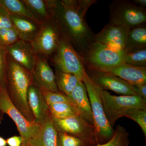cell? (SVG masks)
<instances>
[{"instance_id":"20","label":"cell","mask_w":146,"mask_h":146,"mask_svg":"<svg viewBox=\"0 0 146 146\" xmlns=\"http://www.w3.org/2000/svg\"><path fill=\"white\" fill-rule=\"evenodd\" d=\"M146 49V23L129 30L124 50L127 53Z\"/></svg>"},{"instance_id":"26","label":"cell","mask_w":146,"mask_h":146,"mask_svg":"<svg viewBox=\"0 0 146 146\" xmlns=\"http://www.w3.org/2000/svg\"><path fill=\"white\" fill-rule=\"evenodd\" d=\"M97 144L66 133H58L57 146H96Z\"/></svg>"},{"instance_id":"13","label":"cell","mask_w":146,"mask_h":146,"mask_svg":"<svg viewBox=\"0 0 146 146\" xmlns=\"http://www.w3.org/2000/svg\"><path fill=\"white\" fill-rule=\"evenodd\" d=\"M129 30L109 22L104 29L95 35V41L124 50Z\"/></svg>"},{"instance_id":"30","label":"cell","mask_w":146,"mask_h":146,"mask_svg":"<svg viewBox=\"0 0 146 146\" xmlns=\"http://www.w3.org/2000/svg\"><path fill=\"white\" fill-rule=\"evenodd\" d=\"M21 40L14 28L0 29V45L8 47Z\"/></svg>"},{"instance_id":"39","label":"cell","mask_w":146,"mask_h":146,"mask_svg":"<svg viewBox=\"0 0 146 146\" xmlns=\"http://www.w3.org/2000/svg\"><path fill=\"white\" fill-rule=\"evenodd\" d=\"M1 123V121H0V124Z\"/></svg>"},{"instance_id":"23","label":"cell","mask_w":146,"mask_h":146,"mask_svg":"<svg viewBox=\"0 0 146 146\" xmlns=\"http://www.w3.org/2000/svg\"><path fill=\"white\" fill-rule=\"evenodd\" d=\"M49 115L57 119H63L76 115H79L78 110L72 105L66 103L49 105Z\"/></svg>"},{"instance_id":"11","label":"cell","mask_w":146,"mask_h":146,"mask_svg":"<svg viewBox=\"0 0 146 146\" xmlns=\"http://www.w3.org/2000/svg\"><path fill=\"white\" fill-rule=\"evenodd\" d=\"M85 70L91 79L103 90H111L123 96L136 95L133 86L119 77L92 68L85 67Z\"/></svg>"},{"instance_id":"29","label":"cell","mask_w":146,"mask_h":146,"mask_svg":"<svg viewBox=\"0 0 146 146\" xmlns=\"http://www.w3.org/2000/svg\"><path fill=\"white\" fill-rule=\"evenodd\" d=\"M124 117L133 120L141 128L144 136H146V110L133 108L128 110Z\"/></svg>"},{"instance_id":"4","label":"cell","mask_w":146,"mask_h":146,"mask_svg":"<svg viewBox=\"0 0 146 146\" xmlns=\"http://www.w3.org/2000/svg\"><path fill=\"white\" fill-rule=\"evenodd\" d=\"M49 60L56 70L73 75L82 81L85 72L83 58L62 35L57 48Z\"/></svg>"},{"instance_id":"27","label":"cell","mask_w":146,"mask_h":146,"mask_svg":"<svg viewBox=\"0 0 146 146\" xmlns=\"http://www.w3.org/2000/svg\"><path fill=\"white\" fill-rule=\"evenodd\" d=\"M123 63L137 67H146V49L133 52H126Z\"/></svg>"},{"instance_id":"36","label":"cell","mask_w":146,"mask_h":146,"mask_svg":"<svg viewBox=\"0 0 146 146\" xmlns=\"http://www.w3.org/2000/svg\"><path fill=\"white\" fill-rule=\"evenodd\" d=\"M6 140L0 136V146H7Z\"/></svg>"},{"instance_id":"14","label":"cell","mask_w":146,"mask_h":146,"mask_svg":"<svg viewBox=\"0 0 146 146\" xmlns=\"http://www.w3.org/2000/svg\"><path fill=\"white\" fill-rule=\"evenodd\" d=\"M5 48L7 54L18 64L31 72L36 53L31 42L20 40Z\"/></svg>"},{"instance_id":"10","label":"cell","mask_w":146,"mask_h":146,"mask_svg":"<svg viewBox=\"0 0 146 146\" xmlns=\"http://www.w3.org/2000/svg\"><path fill=\"white\" fill-rule=\"evenodd\" d=\"M0 110L8 115L15 123L23 140L22 145H27L37 133L40 125L29 121L23 116L11 102L6 90H0Z\"/></svg>"},{"instance_id":"35","label":"cell","mask_w":146,"mask_h":146,"mask_svg":"<svg viewBox=\"0 0 146 146\" xmlns=\"http://www.w3.org/2000/svg\"><path fill=\"white\" fill-rule=\"evenodd\" d=\"M133 2L134 3L140 6L143 7H146V0H133Z\"/></svg>"},{"instance_id":"17","label":"cell","mask_w":146,"mask_h":146,"mask_svg":"<svg viewBox=\"0 0 146 146\" xmlns=\"http://www.w3.org/2000/svg\"><path fill=\"white\" fill-rule=\"evenodd\" d=\"M67 96L72 101L80 115L94 125L91 105L86 86L83 82L79 81L71 94Z\"/></svg>"},{"instance_id":"24","label":"cell","mask_w":146,"mask_h":146,"mask_svg":"<svg viewBox=\"0 0 146 146\" xmlns=\"http://www.w3.org/2000/svg\"><path fill=\"white\" fill-rule=\"evenodd\" d=\"M0 3L5 7L10 15L26 17L38 22L29 11L22 0H0Z\"/></svg>"},{"instance_id":"18","label":"cell","mask_w":146,"mask_h":146,"mask_svg":"<svg viewBox=\"0 0 146 146\" xmlns=\"http://www.w3.org/2000/svg\"><path fill=\"white\" fill-rule=\"evenodd\" d=\"M14 29L21 40L31 42L36 37L42 24L26 17L10 15Z\"/></svg>"},{"instance_id":"38","label":"cell","mask_w":146,"mask_h":146,"mask_svg":"<svg viewBox=\"0 0 146 146\" xmlns=\"http://www.w3.org/2000/svg\"><path fill=\"white\" fill-rule=\"evenodd\" d=\"M29 146L28 145H22V146Z\"/></svg>"},{"instance_id":"28","label":"cell","mask_w":146,"mask_h":146,"mask_svg":"<svg viewBox=\"0 0 146 146\" xmlns=\"http://www.w3.org/2000/svg\"><path fill=\"white\" fill-rule=\"evenodd\" d=\"M40 90L48 105L60 103H66L72 105L75 107L72 101L64 93L59 91L53 92L47 90Z\"/></svg>"},{"instance_id":"7","label":"cell","mask_w":146,"mask_h":146,"mask_svg":"<svg viewBox=\"0 0 146 146\" xmlns=\"http://www.w3.org/2000/svg\"><path fill=\"white\" fill-rule=\"evenodd\" d=\"M125 50L94 42L83 58L84 67L96 70L113 67L123 63Z\"/></svg>"},{"instance_id":"19","label":"cell","mask_w":146,"mask_h":146,"mask_svg":"<svg viewBox=\"0 0 146 146\" xmlns=\"http://www.w3.org/2000/svg\"><path fill=\"white\" fill-rule=\"evenodd\" d=\"M58 133L50 116L42 124L37 133L29 141V146H57Z\"/></svg>"},{"instance_id":"21","label":"cell","mask_w":146,"mask_h":146,"mask_svg":"<svg viewBox=\"0 0 146 146\" xmlns=\"http://www.w3.org/2000/svg\"><path fill=\"white\" fill-rule=\"evenodd\" d=\"M29 11L35 18L43 24L50 17L46 1L44 0H22Z\"/></svg>"},{"instance_id":"16","label":"cell","mask_w":146,"mask_h":146,"mask_svg":"<svg viewBox=\"0 0 146 146\" xmlns=\"http://www.w3.org/2000/svg\"><path fill=\"white\" fill-rule=\"evenodd\" d=\"M27 101L34 116L35 123L40 125L50 116L48 105L41 90L33 84L28 89Z\"/></svg>"},{"instance_id":"2","label":"cell","mask_w":146,"mask_h":146,"mask_svg":"<svg viewBox=\"0 0 146 146\" xmlns=\"http://www.w3.org/2000/svg\"><path fill=\"white\" fill-rule=\"evenodd\" d=\"M6 83L7 92L13 105L27 120L35 123L27 101L28 89L33 84L31 72L18 64L7 54Z\"/></svg>"},{"instance_id":"22","label":"cell","mask_w":146,"mask_h":146,"mask_svg":"<svg viewBox=\"0 0 146 146\" xmlns=\"http://www.w3.org/2000/svg\"><path fill=\"white\" fill-rule=\"evenodd\" d=\"M56 82L58 91L70 95L79 81L76 77L70 74L62 72L55 70Z\"/></svg>"},{"instance_id":"12","label":"cell","mask_w":146,"mask_h":146,"mask_svg":"<svg viewBox=\"0 0 146 146\" xmlns=\"http://www.w3.org/2000/svg\"><path fill=\"white\" fill-rule=\"evenodd\" d=\"M31 74L33 84L39 89L53 92L58 91L55 73L46 56L36 54Z\"/></svg>"},{"instance_id":"8","label":"cell","mask_w":146,"mask_h":146,"mask_svg":"<svg viewBox=\"0 0 146 146\" xmlns=\"http://www.w3.org/2000/svg\"><path fill=\"white\" fill-rule=\"evenodd\" d=\"M61 34L56 21L52 16L42 24L36 37L31 42L36 54L48 59L57 48Z\"/></svg>"},{"instance_id":"31","label":"cell","mask_w":146,"mask_h":146,"mask_svg":"<svg viewBox=\"0 0 146 146\" xmlns=\"http://www.w3.org/2000/svg\"><path fill=\"white\" fill-rule=\"evenodd\" d=\"M7 52L5 47L0 45V90H7Z\"/></svg>"},{"instance_id":"5","label":"cell","mask_w":146,"mask_h":146,"mask_svg":"<svg viewBox=\"0 0 146 146\" xmlns=\"http://www.w3.org/2000/svg\"><path fill=\"white\" fill-rule=\"evenodd\" d=\"M101 97L106 117L113 128L117 120L133 108L146 110V100L136 95L115 96L106 90L101 91Z\"/></svg>"},{"instance_id":"37","label":"cell","mask_w":146,"mask_h":146,"mask_svg":"<svg viewBox=\"0 0 146 146\" xmlns=\"http://www.w3.org/2000/svg\"><path fill=\"white\" fill-rule=\"evenodd\" d=\"M4 113L2 111L0 110V121H1L3 119V115Z\"/></svg>"},{"instance_id":"3","label":"cell","mask_w":146,"mask_h":146,"mask_svg":"<svg viewBox=\"0 0 146 146\" xmlns=\"http://www.w3.org/2000/svg\"><path fill=\"white\" fill-rule=\"evenodd\" d=\"M82 81L86 86L94 119L97 145L105 143L112 138L115 130L110 125L105 114L101 97L102 89L96 84L85 71Z\"/></svg>"},{"instance_id":"6","label":"cell","mask_w":146,"mask_h":146,"mask_svg":"<svg viewBox=\"0 0 146 146\" xmlns=\"http://www.w3.org/2000/svg\"><path fill=\"white\" fill-rule=\"evenodd\" d=\"M110 22L127 29L146 23V9L127 0H115L110 4Z\"/></svg>"},{"instance_id":"33","label":"cell","mask_w":146,"mask_h":146,"mask_svg":"<svg viewBox=\"0 0 146 146\" xmlns=\"http://www.w3.org/2000/svg\"><path fill=\"white\" fill-rule=\"evenodd\" d=\"M132 86L136 96L146 100V83L141 84Z\"/></svg>"},{"instance_id":"15","label":"cell","mask_w":146,"mask_h":146,"mask_svg":"<svg viewBox=\"0 0 146 146\" xmlns=\"http://www.w3.org/2000/svg\"><path fill=\"white\" fill-rule=\"evenodd\" d=\"M99 70L119 77L132 85L146 83V67H137L123 63Z\"/></svg>"},{"instance_id":"32","label":"cell","mask_w":146,"mask_h":146,"mask_svg":"<svg viewBox=\"0 0 146 146\" xmlns=\"http://www.w3.org/2000/svg\"><path fill=\"white\" fill-rule=\"evenodd\" d=\"M13 27L10 13L5 7L0 3V29Z\"/></svg>"},{"instance_id":"9","label":"cell","mask_w":146,"mask_h":146,"mask_svg":"<svg viewBox=\"0 0 146 146\" xmlns=\"http://www.w3.org/2000/svg\"><path fill=\"white\" fill-rule=\"evenodd\" d=\"M50 117L58 132L66 133L96 144L94 126L80 115H74L63 119H56L50 116Z\"/></svg>"},{"instance_id":"1","label":"cell","mask_w":146,"mask_h":146,"mask_svg":"<svg viewBox=\"0 0 146 146\" xmlns=\"http://www.w3.org/2000/svg\"><path fill=\"white\" fill-rule=\"evenodd\" d=\"M50 15L55 19L61 34L84 58L95 42V35L86 18L96 0L46 1Z\"/></svg>"},{"instance_id":"34","label":"cell","mask_w":146,"mask_h":146,"mask_svg":"<svg viewBox=\"0 0 146 146\" xmlns=\"http://www.w3.org/2000/svg\"><path fill=\"white\" fill-rule=\"evenodd\" d=\"M7 144L9 146H21L23 142L21 136H14L6 139Z\"/></svg>"},{"instance_id":"25","label":"cell","mask_w":146,"mask_h":146,"mask_svg":"<svg viewBox=\"0 0 146 146\" xmlns=\"http://www.w3.org/2000/svg\"><path fill=\"white\" fill-rule=\"evenodd\" d=\"M129 133L120 125L116 126L115 133L112 138L107 143L98 144L96 146H129Z\"/></svg>"}]
</instances>
